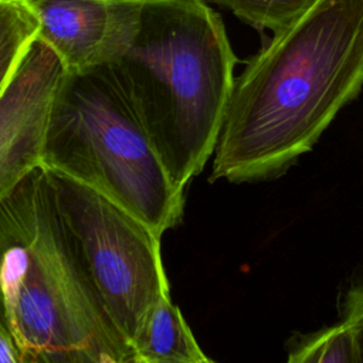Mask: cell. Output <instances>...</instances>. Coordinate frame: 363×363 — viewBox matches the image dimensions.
<instances>
[{"instance_id": "52a82bcc", "label": "cell", "mask_w": 363, "mask_h": 363, "mask_svg": "<svg viewBox=\"0 0 363 363\" xmlns=\"http://www.w3.org/2000/svg\"><path fill=\"white\" fill-rule=\"evenodd\" d=\"M40 21L37 37L69 74L122 61L142 21V3L122 0H30Z\"/></svg>"}, {"instance_id": "6da1fadb", "label": "cell", "mask_w": 363, "mask_h": 363, "mask_svg": "<svg viewBox=\"0 0 363 363\" xmlns=\"http://www.w3.org/2000/svg\"><path fill=\"white\" fill-rule=\"evenodd\" d=\"M363 86V0H313L234 77L210 182L285 173Z\"/></svg>"}, {"instance_id": "277c9868", "label": "cell", "mask_w": 363, "mask_h": 363, "mask_svg": "<svg viewBox=\"0 0 363 363\" xmlns=\"http://www.w3.org/2000/svg\"><path fill=\"white\" fill-rule=\"evenodd\" d=\"M41 166L105 196L159 237L182 221L184 187L162 162L123 60L67 72Z\"/></svg>"}, {"instance_id": "30bf717a", "label": "cell", "mask_w": 363, "mask_h": 363, "mask_svg": "<svg viewBox=\"0 0 363 363\" xmlns=\"http://www.w3.org/2000/svg\"><path fill=\"white\" fill-rule=\"evenodd\" d=\"M286 360L289 363H357L352 330L343 320H339L302 335L292 342Z\"/></svg>"}, {"instance_id": "ba28073f", "label": "cell", "mask_w": 363, "mask_h": 363, "mask_svg": "<svg viewBox=\"0 0 363 363\" xmlns=\"http://www.w3.org/2000/svg\"><path fill=\"white\" fill-rule=\"evenodd\" d=\"M135 363H208L190 326L170 294L162 295L146 312L133 340Z\"/></svg>"}, {"instance_id": "5b68a950", "label": "cell", "mask_w": 363, "mask_h": 363, "mask_svg": "<svg viewBox=\"0 0 363 363\" xmlns=\"http://www.w3.org/2000/svg\"><path fill=\"white\" fill-rule=\"evenodd\" d=\"M50 174L101 302L132 347L149 308L162 295L170 294L160 251L162 237L98 191L68 177Z\"/></svg>"}, {"instance_id": "7a4b0ae2", "label": "cell", "mask_w": 363, "mask_h": 363, "mask_svg": "<svg viewBox=\"0 0 363 363\" xmlns=\"http://www.w3.org/2000/svg\"><path fill=\"white\" fill-rule=\"evenodd\" d=\"M0 322L21 363H135L43 166L0 197Z\"/></svg>"}, {"instance_id": "8992f818", "label": "cell", "mask_w": 363, "mask_h": 363, "mask_svg": "<svg viewBox=\"0 0 363 363\" xmlns=\"http://www.w3.org/2000/svg\"><path fill=\"white\" fill-rule=\"evenodd\" d=\"M67 72L52 48L35 37L0 95V197L41 166L51 111Z\"/></svg>"}, {"instance_id": "5bb4252c", "label": "cell", "mask_w": 363, "mask_h": 363, "mask_svg": "<svg viewBox=\"0 0 363 363\" xmlns=\"http://www.w3.org/2000/svg\"><path fill=\"white\" fill-rule=\"evenodd\" d=\"M122 1H132V3H142V4H150V3H159L166 0H122Z\"/></svg>"}, {"instance_id": "8fae6325", "label": "cell", "mask_w": 363, "mask_h": 363, "mask_svg": "<svg viewBox=\"0 0 363 363\" xmlns=\"http://www.w3.org/2000/svg\"><path fill=\"white\" fill-rule=\"evenodd\" d=\"M231 11L248 26L277 31L292 21L313 0H203Z\"/></svg>"}, {"instance_id": "3957f363", "label": "cell", "mask_w": 363, "mask_h": 363, "mask_svg": "<svg viewBox=\"0 0 363 363\" xmlns=\"http://www.w3.org/2000/svg\"><path fill=\"white\" fill-rule=\"evenodd\" d=\"M153 143L182 187L213 156L237 57L220 14L203 0L143 6L123 58Z\"/></svg>"}, {"instance_id": "7c38bea8", "label": "cell", "mask_w": 363, "mask_h": 363, "mask_svg": "<svg viewBox=\"0 0 363 363\" xmlns=\"http://www.w3.org/2000/svg\"><path fill=\"white\" fill-rule=\"evenodd\" d=\"M340 320L352 330L357 363H363V279L350 285L342 302Z\"/></svg>"}, {"instance_id": "4fadbf2b", "label": "cell", "mask_w": 363, "mask_h": 363, "mask_svg": "<svg viewBox=\"0 0 363 363\" xmlns=\"http://www.w3.org/2000/svg\"><path fill=\"white\" fill-rule=\"evenodd\" d=\"M0 363H21V356L13 337L0 322Z\"/></svg>"}, {"instance_id": "9c48e42d", "label": "cell", "mask_w": 363, "mask_h": 363, "mask_svg": "<svg viewBox=\"0 0 363 363\" xmlns=\"http://www.w3.org/2000/svg\"><path fill=\"white\" fill-rule=\"evenodd\" d=\"M38 16L30 0H0V95L38 34Z\"/></svg>"}]
</instances>
